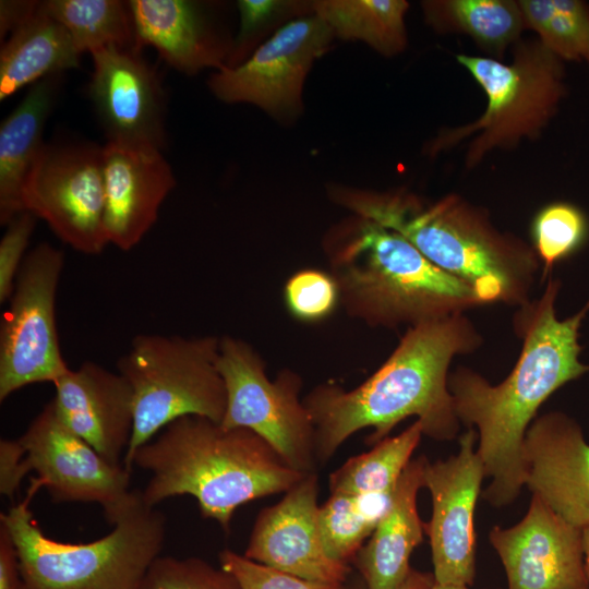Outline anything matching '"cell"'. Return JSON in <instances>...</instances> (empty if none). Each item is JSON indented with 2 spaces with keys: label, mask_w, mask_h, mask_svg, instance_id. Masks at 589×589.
Segmentation results:
<instances>
[{
  "label": "cell",
  "mask_w": 589,
  "mask_h": 589,
  "mask_svg": "<svg viewBox=\"0 0 589 589\" xmlns=\"http://www.w3.org/2000/svg\"><path fill=\"white\" fill-rule=\"evenodd\" d=\"M45 11L69 32L80 53L116 46L139 48L129 1L47 0Z\"/></svg>",
  "instance_id": "obj_27"
},
{
  "label": "cell",
  "mask_w": 589,
  "mask_h": 589,
  "mask_svg": "<svg viewBox=\"0 0 589 589\" xmlns=\"http://www.w3.org/2000/svg\"><path fill=\"white\" fill-rule=\"evenodd\" d=\"M473 428L459 436L456 455L425 462L423 488L431 493L432 516L424 524L430 539L435 582L470 587L476 577L473 516L484 465Z\"/></svg>",
  "instance_id": "obj_14"
},
{
  "label": "cell",
  "mask_w": 589,
  "mask_h": 589,
  "mask_svg": "<svg viewBox=\"0 0 589 589\" xmlns=\"http://www.w3.org/2000/svg\"><path fill=\"white\" fill-rule=\"evenodd\" d=\"M63 73L33 84L23 100L0 124V224L23 212L22 191L41 153L43 131L62 85Z\"/></svg>",
  "instance_id": "obj_23"
},
{
  "label": "cell",
  "mask_w": 589,
  "mask_h": 589,
  "mask_svg": "<svg viewBox=\"0 0 589 589\" xmlns=\"http://www.w3.org/2000/svg\"><path fill=\"white\" fill-rule=\"evenodd\" d=\"M36 219L33 214L22 212L5 226L0 240V303L8 302L13 292Z\"/></svg>",
  "instance_id": "obj_36"
},
{
  "label": "cell",
  "mask_w": 589,
  "mask_h": 589,
  "mask_svg": "<svg viewBox=\"0 0 589 589\" xmlns=\"http://www.w3.org/2000/svg\"><path fill=\"white\" fill-rule=\"evenodd\" d=\"M22 208L43 219L73 250L101 253L109 244L103 146L45 144L23 187Z\"/></svg>",
  "instance_id": "obj_11"
},
{
  "label": "cell",
  "mask_w": 589,
  "mask_h": 589,
  "mask_svg": "<svg viewBox=\"0 0 589 589\" xmlns=\"http://www.w3.org/2000/svg\"><path fill=\"white\" fill-rule=\"evenodd\" d=\"M318 527L327 555L342 564L357 555L375 529L350 494H330L320 506Z\"/></svg>",
  "instance_id": "obj_32"
},
{
  "label": "cell",
  "mask_w": 589,
  "mask_h": 589,
  "mask_svg": "<svg viewBox=\"0 0 589 589\" xmlns=\"http://www.w3.org/2000/svg\"><path fill=\"white\" fill-rule=\"evenodd\" d=\"M524 485L569 525L589 526V444L580 425L553 411L529 425L522 447Z\"/></svg>",
  "instance_id": "obj_18"
},
{
  "label": "cell",
  "mask_w": 589,
  "mask_h": 589,
  "mask_svg": "<svg viewBox=\"0 0 589 589\" xmlns=\"http://www.w3.org/2000/svg\"><path fill=\"white\" fill-rule=\"evenodd\" d=\"M582 549L585 566L589 577V526L582 529Z\"/></svg>",
  "instance_id": "obj_41"
},
{
  "label": "cell",
  "mask_w": 589,
  "mask_h": 589,
  "mask_svg": "<svg viewBox=\"0 0 589 589\" xmlns=\"http://www.w3.org/2000/svg\"><path fill=\"white\" fill-rule=\"evenodd\" d=\"M31 468L20 440L0 441V493L12 500Z\"/></svg>",
  "instance_id": "obj_37"
},
{
  "label": "cell",
  "mask_w": 589,
  "mask_h": 589,
  "mask_svg": "<svg viewBox=\"0 0 589 589\" xmlns=\"http://www.w3.org/2000/svg\"><path fill=\"white\" fill-rule=\"evenodd\" d=\"M527 28L563 62L589 69V3L582 0H519Z\"/></svg>",
  "instance_id": "obj_29"
},
{
  "label": "cell",
  "mask_w": 589,
  "mask_h": 589,
  "mask_svg": "<svg viewBox=\"0 0 589 589\" xmlns=\"http://www.w3.org/2000/svg\"><path fill=\"white\" fill-rule=\"evenodd\" d=\"M52 384V401L61 423L106 460L121 465L134 423L133 393L124 376L84 361Z\"/></svg>",
  "instance_id": "obj_20"
},
{
  "label": "cell",
  "mask_w": 589,
  "mask_h": 589,
  "mask_svg": "<svg viewBox=\"0 0 589 589\" xmlns=\"http://www.w3.org/2000/svg\"><path fill=\"white\" fill-rule=\"evenodd\" d=\"M432 589H470L468 586L443 585L435 582Z\"/></svg>",
  "instance_id": "obj_42"
},
{
  "label": "cell",
  "mask_w": 589,
  "mask_h": 589,
  "mask_svg": "<svg viewBox=\"0 0 589 589\" xmlns=\"http://www.w3.org/2000/svg\"><path fill=\"white\" fill-rule=\"evenodd\" d=\"M560 287L558 279L549 277L540 298L518 306L513 325L522 347L505 380L492 385L466 366L448 376L460 423L477 429V452L492 479L482 497L494 507L513 503L524 485L521 447L538 409L560 387L589 372V364L579 360L578 341L589 300L561 320L555 311Z\"/></svg>",
  "instance_id": "obj_1"
},
{
  "label": "cell",
  "mask_w": 589,
  "mask_h": 589,
  "mask_svg": "<svg viewBox=\"0 0 589 589\" xmlns=\"http://www.w3.org/2000/svg\"><path fill=\"white\" fill-rule=\"evenodd\" d=\"M346 313L394 329L482 305L465 283L430 262L401 235L351 214L323 239Z\"/></svg>",
  "instance_id": "obj_5"
},
{
  "label": "cell",
  "mask_w": 589,
  "mask_h": 589,
  "mask_svg": "<svg viewBox=\"0 0 589 589\" xmlns=\"http://www.w3.org/2000/svg\"><path fill=\"white\" fill-rule=\"evenodd\" d=\"M426 461L425 456L410 460L394 489L389 509L354 556L366 589H395L411 569L410 555L424 532L417 496Z\"/></svg>",
  "instance_id": "obj_22"
},
{
  "label": "cell",
  "mask_w": 589,
  "mask_h": 589,
  "mask_svg": "<svg viewBox=\"0 0 589 589\" xmlns=\"http://www.w3.org/2000/svg\"><path fill=\"white\" fill-rule=\"evenodd\" d=\"M342 588V587H341Z\"/></svg>",
  "instance_id": "obj_43"
},
{
  "label": "cell",
  "mask_w": 589,
  "mask_h": 589,
  "mask_svg": "<svg viewBox=\"0 0 589 589\" xmlns=\"http://www.w3.org/2000/svg\"><path fill=\"white\" fill-rule=\"evenodd\" d=\"M220 337L136 335L117 371L133 393L134 423L124 467L134 452L172 421L200 416L221 422L227 404L218 369Z\"/></svg>",
  "instance_id": "obj_8"
},
{
  "label": "cell",
  "mask_w": 589,
  "mask_h": 589,
  "mask_svg": "<svg viewBox=\"0 0 589 589\" xmlns=\"http://www.w3.org/2000/svg\"><path fill=\"white\" fill-rule=\"evenodd\" d=\"M218 369L227 393L220 424L251 430L291 468L316 472L315 426L300 399L302 377L284 369L269 380L259 352L233 336L220 337Z\"/></svg>",
  "instance_id": "obj_9"
},
{
  "label": "cell",
  "mask_w": 589,
  "mask_h": 589,
  "mask_svg": "<svg viewBox=\"0 0 589 589\" xmlns=\"http://www.w3.org/2000/svg\"><path fill=\"white\" fill-rule=\"evenodd\" d=\"M40 1L1 0L0 1V38L12 34L34 15Z\"/></svg>",
  "instance_id": "obj_39"
},
{
  "label": "cell",
  "mask_w": 589,
  "mask_h": 589,
  "mask_svg": "<svg viewBox=\"0 0 589 589\" xmlns=\"http://www.w3.org/2000/svg\"><path fill=\"white\" fill-rule=\"evenodd\" d=\"M219 562L220 567L236 578L241 589H341L342 587L310 581L230 550L220 552Z\"/></svg>",
  "instance_id": "obj_35"
},
{
  "label": "cell",
  "mask_w": 589,
  "mask_h": 589,
  "mask_svg": "<svg viewBox=\"0 0 589 589\" xmlns=\"http://www.w3.org/2000/svg\"><path fill=\"white\" fill-rule=\"evenodd\" d=\"M312 7L335 38L362 41L386 58L400 55L408 46V1L312 0Z\"/></svg>",
  "instance_id": "obj_26"
},
{
  "label": "cell",
  "mask_w": 589,
  "mask_h": 589,
  "mask_svg": "<svg viewBox=\"0 0 589 589\" xmlns=\"http://www.w3.org/2000/svg\"><path fill=\"white\" fill-rule=\"evenodd\" d=\"M39 484L33 480L26 500L0 515L17 550L26 589H142L166 536L161 512L142 494L113 521L105 537L68 543L47 537L29 510Z\"/></svg>",
  "instance_id": "obj_6"
},
{
  "label": "cell",
  "mask_w": 589,
  "mask_h": 589,
  "mask_svg": "<svg viewBox=\"0 0 589 589\" xmlns=\"http://www.w3.org/2000/svg\"><path fill=\"white\" fill-rule=\"evenodd\" d=\"M327 194L351 214L401 235L470 287L482 304L520 306L530 300L540 267L533 245L500 230L486 208L461 195L430 202L405 188L375 191L340 184L329 185Z\"/></svg>",
  "instance_id": "obj_3"
},
{
  "label": "cell",
  "mask_w": 589,
  "mask_h": 589,
  "mask_svg": "<svg viewBox=\"0 0 589 589\" xmlns=\"http://www.w3.org/2000/svg\"><path fill=\"white\" fill-rule=\"evenodd\" d=\"M40 488L55 502H95L109 524L137 498L130 490V471L113 465L59 420L49 401L19 438Z\"/></svg>",
  "instance_id": "obj_13"
},
{
  "label": "cell",
  "mask_w": 589,
  "mask_h": 589,
  "mask_svg": "<svg viewBox=\"0 0 589 589\" xmlns=\"http://www.w3.org/2000/svg\"><path fill=\"white\" fill-rule=\"evenodd\" d=\"M89 95L108 141L166 144V98L142 49L104 47L93 52Z\"/></svg>",
  "instance_id": "obj_16"
},
{
  "label": "cell",
  "mask_w": 589,
  "mask_h": 589,
  "mask_svg": "<svg viewBox=\"0 0 589 589\" xmlns=\"http://www.w3.org/2000/svg\"><path fill=\"white\" fill-rule=\"evenodd\" d=\"M151 473L141 491L155 507L166 498L191 495L201 514L229 531L235 510L253 500L287 492L308 473L291 468L260 435L224 428L200 416L181 417L139 447L125 468Z\"/></svg>",
  "instance_id": "obj_4"
},
{
  "label": "cell",
  "mask_w": 589,
  "mask_h": 589,
  "mask_svg": "<svg viewBox=\"0 0 589 589\" xmlns=\"http://www.w3.org/2000/svg\"><path fill=\"white\" fill-rule=\"evenodd\" d=\"M420 7L424 23L435 33L467 35L500 61L528 29L516 0H423Z\"/></svg>",
  "instance_id": "obj_25"
},
{
  "label": "cell",
  "mask_w": 589,
  "mask_h": 589,
  "mask_svg": "<svg viewBox=\"0 0 589 589\" xmlns=\"http://www.w3.org/2000/svg\"><path fill=\"white\" fill-rule=\"evenodd\" d=\"M435 584L433 573L410 569L405 580L395 589H432Z\"/></svg>",
  "instance_id": "obj_40"
},
{
  "label": "cell",
  "mask_w": 589,
  "mask_h": 589,
  "mask_svg": "<svg viewBox=\"0 0 589 589\" xmlns=\"http://www.w3.org/2000/svg\"><path fill=\"white\" fill-rule=\"evenodd\" d=\"M284 299L288 312L298 321L321 322L340 304L339 288L329 272L303 268L285 284Z\"/></svg>",
  "instance_id": "obj_33"
},
{
  "label": "cell",
  "mask_w": 589,
  "mask_h": 589,
  "mask_svg": "<svg viewBox=\"0 0 589 589\" xmlns=\"http://www.w3.org/2000/svg\"><path fill=\"white\" fill-rule=\"evenodd\" d=\"M240 27L232 40L226 68L244 62L264 43L289 22L314 14L312 1L239 0Z\"/></svg>",
  "instance_id": "obj_31"
},
{
  "label": "cell",
  "mask_w": 589,
  "mask_h": 589,
  "mask_svg": "<svg viewBox=\"0 0 589 589\" xmlns=\"http://www.w3.org/2000/svg\"><path fill=\"white\" fill-rule=\"evenodd\" d=\"M81 53L65 27L38 9L4 41L0 51V101L21 88L77 68Z\"/></svg>",
  "instance_id": "obj_24"
},
{
  "label": "cell",
  "mask_w": 589,
  "mask_h": 589,
  "mask_svg": "<svg viewBox=\"0 0 589 589\" xmlns=\"http://www.w3.org/2000/svg\"><path fill=\"white\" fill-rule=\"evenodd\" d=\"M142 589H241L236 578L199 557L158 556Z\"/></svg>",
  "instance_id": "obj_34"
},
{
  "label": "cell",
  "mask_w": 589,
  "mask_h": 589,
  "mask_svg": "<svg viewBox=\"0 0 589 589\" xmlns=\"http://www.w3.org/2000/svg\"><path fill=\"white\" fill-rule=\"evenodd\" d=\"M63 252L41 242L25 256L0 325V400L20 388L53 383L70 368L62 357L56 298Z\"/></svg>",
  "instance_id": "obj_10"
},
{
  "label": "cell",
  "mask_w": 589,
  "mask_h": 589,
  "mask_svg": "<svg viewBox=\"0 0 589 589\" xmlns=\"http://www.w3.org/2000/svg\"><path fill=\"white\" fill-rule=\"evenodd\" d=\"M533 249L543 264V277L560 261L578 251L589 236L586 214L568 202H554L543 206L531 225Z\"/></svg>",
  "instance_id": "obj_30"
},
{
  "label": "cell",
  "mask_w": 589,
  "mask_h": 589,
  "mask_svg": "<svg viewBox=\"0 0 589 589\" xmlns=\"http://www.w3.org/2000/svg\"><path fill=\"white\" fill-rule=\"evenodd\" d=\"M334 39L328 25L314 14L293 20L241 64L215 71L208 88L223 103L250 104L280 123L293 122L304 109L306 76Z\"/></svg>",
  "instance_id": "obj_12"
},
{
  "label": "cell",
  "mask_w": 589,
  "mask_h": 589,
  "mask_svg": "<svg viewBox=\"0 0 589 589\" xmlns=\"http://www.w3.org/2000/svg\"><path fill=\"white\" fill-rule=\"evenodd\" d=\"M0 589H26L10 531L0 521Z\"/></svg>",
  "instance_id": "obj_38"
},
{
  "label": "cell",
  "mask_w": 589,
  "mask_h": 589,
  "mask_svg": "<svg viewBox=\"0 0 589 589\" xmlns=\"http://www.w3.org/2000/svg\"><path fill=\"white\" fill-rule=\"evenodd\" d=\"M137 41L175 70L193 75L226 68L232 41L215 29L204 5L188 0H131Z\"/></svg>",
  "instance_id": "obj_21"
},
{
  "label": "cell",
  "mask_w": 589,
  "mask_h": 589,
  "mask_svg": "<svg viewBox=\"0 0 589 589\" xmlns=\"http://www.w3.org/2000/svg\"><path fill=\"white\" fill-rule=\"evenodd\" d=\"M481 344L465 313L453 314L407 327L390 356L359 386H315L302 400L315 426L317 462L325 464L359 430L374 429L366 438L373 446L409 417L421 422L423 435L455 438L460 421L448 389L449 366Z\"/></svg>",
  "instance_id": "obj_2"
},
{
  "label": "cell",
  "mask_w": 589,
  "mask_h": 589,
  "mask_svg": "<svg viewBox=\"0 0 589 589\" xmlns=\"http://www.w3.org/2000/svg\"><path fill=\"white\" fill-rule=\"evenodd\" d=\"M512 55L509 63L456 55L457 62L484 92L486 107L467 124L442 128L424 144L425 156L435 158L470 139L464 167L471 171L495 149H514L524 140L540 139L567 95L565 62L538 38H521Z\"/></svg>",
  "instance_id": "obj_7"
},
{
  "label": "cell",
  "mask_w": 589,
  "mask_h": 589,
  "mask_svg": "<svg viewBox=\"0 0 589 589\" xmlns=\"http://www.w3.org/2000/svg\"><path fill=\"white\" fill-rule=\"evenodd\" d=\"M423 435L416 420L396 436H387L368 452L345 461L329 476L330 494L359 495L393 491Z\"/></svg>",
  "instance_id": "obj_28"
},
{
  "label": "cell",
  "mask_w": 589,
  "mask_h": 589,
  "mask_svg": "<svg viewBox=\"0 0 589 589\" xmlns=\"http://www.w3.org/2000/svg\"><path fill=\"white\" fill-rule=\"evenodd\" d=\"M489 540L508 589H589L582 529L532 495L525 517L509 528L494 526Z\"/></svg>",
  "instance_id": "obj_15"
},
{
  "label": "cell",
  "mask_w": 589,
  "mask_h": 589,
  "mask_svg": "<svg viewBox=\"0 0 589 589\" xmlns=\"http://www.w3.org/2000/svg\"><path fill=\"white\" fill-rule=\"evenodd\" d=\"M103 173L108 242L130 251L156 223L176 178L161 149L111 141L103 145Z\"/></svg>",
  "instance_id": "obj_19"
},
{
  "label": "cell",
  "mask_w": 589,
  "mask_h": 589,
  "mask_svg": "<svg viewBox=\"0 0 589 589\" xmlns=\"http://www.w3.org/2000/svg\"><path fill=\"white\" fill-rule=\"evenodd\" d=\"M317 495L318 477L311 472L279 502L263 508L244 556L310 581L341 586L349 568L330 558L324 549Z\"/></svg>",
  "instance_id": "obj_17"
}]
</instances>
